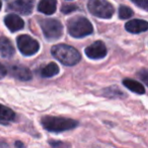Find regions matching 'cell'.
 Returning <instances> with one entry per match:
<instances>
[{
  "label": "cell",
  "instance_id": "23",
  "mask_svg": "<svg viewBox=\"0 0 148 148\" xmlns=\"http://www.w3.org/2000/svg\"><path fill=\"white\" fill-rule=\"evenodd\" d=\"M1 6H2V3H1V0H0V9H1Z\"/></svg>",
  "mask_w": 148,
  "mask_h": 148
},
{
  "label": "cell",
  "instance_id": "15",
  "mask_svg": "<svg viewBox=\"0 0 148 148\" xmlns=\"http://www.w3.org/2000/svg\"><path fill=\"white\" fill-rule=\"evenodd\" d=\"M123 84H124V86L127 87L129 90L133 91V92H135V93H138V95H144V93H145V88H144V86L141 83L136 80L126 78L123 80Z\"/></svg>",
  "mask_w": 148,
  "mask_h": 148
},
{
  "label": "cell",
  "instance_id": "10",
  "mask_svg": "<svg viewBox=\"0 0 148 148\" xmlns=\"http://www.w3.org/2000/svg\"><path fill=\"white\" fill-rule=\"evenodd\" d=\"M10 74L14 78L21 81H29L33 77L31 70L27 67H23V66H11Z\"/></svg>",
  "mask_w": 148,
  "mask_h": 148
},
{
  "label": "cell",
  "instance_id": "2",
  "mask_svg": "<svg viewBox=\"0 0 148 148\" xmlns=\"http://www.w3.org/2000/svg\"><path fill=\"white\" fill-rule=\"evenodd\" d=\"M41 123L47 131L54 132V133H60V132L74 129L78 125V122L75 120L62 117H53V116L43 117Z\"/></svg>",
  "mask_w": 148,
  "mask_h": 148
},
{
  "label": "cell",
  "instance_id": "1",
  "mask_svg": "<svg viewBox=\"0 0 148 148\" xmlns=\"http://www.w3.org/2000/svg\"><path fill=\"white\" fill-rule=\"evenodd\" d=\"M51 53L63 65L73 66L76 65L81 59L80 53L75 48L65 44H59L52 48Z\"/></svg>",
  "mask_w": 148,
  "mask_h": 148
},
{
  "label": "cell",
  "instance_id": "13",
  "mask_svg": "<svg viewBox=\"0 0 148 148\" xmlns=\"http://www.w3.org/2000/svg\"><path fill=\"white\" fill-rule=\"evenodd\" d=\"M57 9V0H41L38 5V10L44 14L51 15Z\"/></svg>",
  "mask_w": 148,
  "mask_h": 148
},
{
  "label": "cell",
  "instance_id": "19",
  "mask_svg": "<svg viewBox=\"0 0 148 148\" xmlns=\"http://www.w3.org/2000/svg\"><path fill=\"white\" fill-rule=\"evenodd\" d=\"M132 2L135 3L137 6H139L140 8L144 9V10H147L148 7V0H131Z\"/></svg>",
  "mask_w": 148,
  "mask_h": 148
},
{
  "label": "cell",
  "instance_id": "7",
  "mask_svg": "<svg viewBox=\"0 0 148 148\" xmlns=\"http://www.w3.org/2000/svg\"><path fill=\"white\" fill-rule=\"evenodd\" d=\"M108 53V50L106 45L101 41H97L93 44H91L90 46L85 49V54L88 58L93 60H99L103 59L106 57Z\"/></svg>",
  "mask_w": 148,
  "mask_h": 148
},
{
  "label": "cell",
  "instance_id": "21",
  "mask_svg": "<svg viewBox=\"0 0 148 148\" xmlns=\"http://www.w3.org/2000/svg\"><path fill=\"white\" fill-rule=\"evenodd\" d=\"M6 73H7L6 68H5L4 66L2 65V64L0 63V79H2L3 77L6 75Z\"/></svg>",
  "mask_w": 148,
  "mask_h": 148
},
{
  "label": "cell",
  "instance_id": "5",
  "mask_svg": "<svg viewBox=\"0 0 148 148\" xmlns=\"http://www.w3.org/2000/svg\"><path fill=\"white\" fill-rule=\"evenodd\" d=\"M41 27L45 37L50 41L58 40L62 37V34H63V25L57 19H43V21H41Z\"/></svg>",
  "mask_w": 148,
  "mask_h": 148
},
{
  "label": "cell",
  "instance_id": "17",
  "mask_svg": "<svg viewBox=\"0 0 148 148\" xmlns=\"http://www.w3.org/2000/svg\"><path fill=\"white\" fill-rule=\"evenodd\" d=\"M133 10H132L130 7L128 6H124V5H121L119 8V17L121 19H127L130 18V17L133 15Z\"/></svg>",
  "mask_w": 148,
  "mask_h": 148
},
{
  "label": "cell",
  "instance_id": "9",
  "mask_svg": "<svg viewBox=\"0 0 148 148\" xmlns=\"http://www.w3.org/2000/svg\"><path fill=\"white\" fill-rule=\"evenodd\" d=\"M4 23L6 25V27L10 32H17L21 31L25 27V23L21 19V17H19L16 14H8L5 16L4 18Z\"/></svg>",
  "mask_w": 148,
  "mask_h": 148
},
{
  "label": "cell",
  "instance_id": "22",
  "mask_svg": "<svg viewBox=\"0 0 148 148\" xmlns=\"http://www.w3.org/2000/svg\"><path fill=\"white\" fill-rule=\"evenodd\" d=\"M15 147L16 148H23V143L21 141H16L15 142Z\"/></svg>",
  "mask_w": 148,
  "mask_h": 148
},
{
  "label": "cell",
  "instance_id": "11",
  "mask_svg": "<svg viewBox=\"0 0 148 148\" xmlns=\"http://www.w3.org/2000/svg\"><path fill=\"white\" fill-rule=\"evenodd\" d=\"M125 29H127L129 33H132V34L144 33V32L147 31L148 23L146 21H142V19H132V21H128V23H126Z\"/></svg>",
  "mask_w": 148,
  "mask_h": 148
},
{
  "label": "cell",
  "instance_id": "18",
  "mask_svg": "<svg viewBox=\"0 0 148 148\" xmlns=\"http://www.w3.org/2000/svg\"><path fill=\"white\" fill-rule=\"evenodd\" d=\"M77 9V6L74 4H67V5H63L61 7V11L63 13H71L73 11H75Z\"/></svg>",
  "mask_w": 148,
  "mask_h": 148
},
{
  "label": "cell",
  "instance_id": "20",
  "mask_svg": "<svg viewBox=\"0 0 148 148\" xmlns=\"http://www.w3.org/2000/svg\"><path fill=\"white\" fill-rule=\"evenodd\" d=\"M138 75L141 77L142 80H143L145 83L148 82V72H147V70H146V69H142L141 71H139Z\"/></svg>",
  "mask_w": 148,
  "mask_h": 148
},
{
  "label": "cell",
  "instance_id": "16",
  "mask_svg": "<svg viewBox=\"0 0 148 148\" xmlns=\"http://www.w3.org/2000/svg\"><path fill=\"white\" fill-rule=\"evenodd\" d=\"M59 73V66L56 63H49L41 69V75L43 77H53Z\"/></svg>",
  "mask_w": 148,
  "mask_h": 148
},
{
  "label": "cell",
  "instance_id": "3",
  "mask_svg": "<svg viewBox=\"0 0 148 148\" xmlns=\"http://www.w3.org/2000/svg\"><path fill=\"white\" fill-rule=\"evenodd\" d=\"M68 32L73 38H83L93 33L90 21L83 16H75L68 21Z\"/></svg>",
  "mask_w": 148,
  "mask_h": 148
},
{
  "label": "cell",
  "instance_id": "14",
  "mask_svg": "<svg viewBox=\"0 0 148 148\" xmlns=\"http://www.w3.org/2000/svg\"><path fill=\"white\" fill-rule=\"evenodd\" d=\"M15 119V114L9 108L0 105V124L7 125Z\"/></svg>",
  "mask_w": 148,
  "mask_h": 148
},
{
  "label": "cell",
  "instance_id": "8",
  "mask_svg": "<svg viewBox=\"0 0 148 148\" xmlns=\"http://www.w3.org/2000/svg\"><path fill=\"white\" fill-rule=\"evenodd\" d=\"M8 8L21 14L29 15L33 11L34 1L33 0H13L12 2L8 4Z\"/></svg>",
  "mask_w": 148,
  "mask_h": 148
},
{
  "label": "cell",
  "instance_id": "4",
  "mask_svg": "<svg viewBox=\"0 0 148 148\" xmlns=\"http://www.w3.org/2000/svg\"><path fill=\"white\" fill-rule=\"evenodd\" d=\"M87 6L91 14L101 18H111L115 12L114 6L107 0H89Z\"/></svg>",
  "mask_w": 148,
  "mask_h": 148
},
{
  "label": "cell",
  "instance_id": "12",
  "mask_svg": "<svg viewBox=\"0 0 148 148\" xmlns=\"http://www.w3.org/2000/svg\"><path fill=\"white\" fill-rule=\"evenodd\" d=\"M15 50L10 40L6 37H0V55L4 58H10L14 55Z\"/></svg>",
  "mask_w": 148,
  "mask_h": 148
},
{
  "label": "cell",
  "instance_id": "6",
  "mask_svg": "<svg viewBox=\"0 0 148 148\" xmlns=\"http://www.w3.org/2000/svg\"><path fill=\"white\" fill-rule=\"evenodd\" d=\"M16 43L21 53L25 56L35 55L40 49V44L27 35H21L17 37Z\"/></svg>",
  "mask_w": 148,
  "mask_h": 148
}]
</instances>
